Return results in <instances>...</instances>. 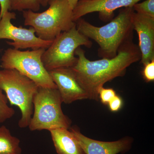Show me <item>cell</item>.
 I'll use <instances>...</instances> for the list:
<instances>
[{
    "label": "cell",
    "mask_w": 154,
    "mask_h": 154,
    "mask_svg": "<svg viewBox=\"0 0 154 154\" xmlns=\"http://www.w3.org/2000/svg\"><path fill=\"white\" fill-rule=\"evenodd\" d=\"M79 47L75 51L76 63L71 67L80 85L88 94V99L99 101V92L105 83L125 75L127 69L140 61L141 56L138 46L133 39L123 45L115 57L91 61Z\"/></svg>",
    "instance_id": "1"
},
{
    "label": "cell",
    "mask_w": 154,
    "mask_h": 154,
    "mask_svg": "<svg viewBox=\"0 0 154 154\" xmlns=\"http://www.w3.org/2000/svg\"><path fill=\"white\" fill-rule=\"evenodd\" d=\"M134 12L133 7L124 8L115 18L101 27L94 26L81 18L75 22L76 27L82 34L98 43L99 57L112 58L123 45L133 39Z\"/></svg>",
    "instance_id": "2"
},
{
    "label": "cell",
    "mask_w": 154,
    "mask_h": 154,
    "mask_svg": "<svg viewBox=\"0 0 154 154\" xmlns=\"http://www.w3.org/2000/svg\"><path fill=\"white\" fill-rule=\"evenodd\" d=\"M48 9L42 13L30 10L23 11L24 25L34 28L37 37L53 41L62 32L76 25L73 20V10L68 0H51Z\"/></svg>",
    "instance_id": "3"
},
{
    "label": "cell",
    "mask_w": 154,
    "mask_h": 154,
    "mask_svg": "<svg viewBox=\"0 0 154 154\" xmlns=\"http://www.w3.org/2000/svg\"><path fill=\"white\" fill-rule=\"evenodd\" d=\"M63 102L57 88L38 87L33 98V112L29 129L31 131L69 129L71 120L64 114Z\"/></svg>",
    "instance_id": "4"
},
{
    "label": "cell",
    "mask_w": 154,
    "mask_h": 154,
    "mask_svg": "<svg viewBox=\"0 0 154 154\" xmlns=\"http://www.w3.org/2000/svg\"><path fill=\"white\" fill-rule=\"evenodd\" d=\"M38 88L36 83L17 70H0V89L5 93L10 104L20 109V128L29 126L33 112V98Z\"/></svg>",
    "instance_id": "5"
},
{
    "label": "cell",
    "mask_w": 154,
    "mask_h": 154,
    "mask_svg": "<svg viewBox=\"0 0 154 154\" xmlns=\"http://www.w3.org/2000/svg\"><path fill=\"white\" fill-rule=\"evenodd\" d=\"M45 49L38 48L26 51L8 48L4 51L0 66L3 69H14L28 77L37 86L57 88L42 61Z\"/></svg>",
    "instance_id": "6"
},
{
    "label": "cell",
    "mask_w": 154,
    "mask_h": 154,
    "mask_svg": "<svg viewBox=\"0 0 154 154\" xmlns=\"http://www.w3.org/2000/svg\"><path fill=\"white\" fill-rule=\"evenodd\" d=\"M92 44L90 38L78 30L75 25L61 33L53 40L43 53L42 61L48 72L60 68H71L78 60L75 55L76 49L81 46L91 48Z\"/></svg>",
    "instance_id": "7"
},
{
    "label": "cell",
    "mask_w": 154,
    "mask_h": 154,
    "mask_svg": "<svg viewBox=\"0 0 154 154\" xmlns=\"http://www.w3.org/2000/svg\"><path fill=\"white\" fill-rule=\"evenodd\" d=\"M16 14L14 12H7L0 20V39H7L13 42H7L9 45L16 49L26 48L37 49H47L53 41L42 40L36 36L34 28L16 27L12 22V19H16Z\"/></svg>",
    "instance_id": "8"
},
{
    "label": "cell",
    "mask_w": 154,
    "mask_h": 154,
    "mask_svg": "<svg viewBox=\"0 0 154 154\" xmlns=\"http://www.w3.org/2000/svg\"><path fill=\"white\" fill-rule=\"evenodd\" d=\"M141 0H79L73 10V20L78 19L87 14L98 12L102 21L112 19L116 10L121 8L133 7Z\"/></svg>",
    "instance_id": "9"
},
{
    "label": "cell",
    "mask_w": 154,
    "mask_h": 154,
    "mask_svg": "<svg viewBox=\"0 0 154 154\" xmlns=\"http://www.w3.org/2000/svg\"><path fill=\"white\" fill-rule=\"evenodd\" d=\"M70 128L85 154H123L132 148L134 140L130 137L113 141H102L87 137L76 127Z\"/></svg>",
    "instance_id": "10"
},
{
    "label": "cell",
    "mask_w": 154,
    "mask_h": 154,
    "mask_svg": "<svg viewBox=\"0 0 154 154\" xmlns=\"http://www.w3.org/2000/svg\"><path fill=\"white\" fill-rule=\"evenodd\" d=\"M48 72L57 87L63 103L69 104L77 100L88 99L87 92L71 68H60Z\"/></svg>",
    "instance_id": "11"
},
{
    "label": "cell",
    "mask_w": 154,
    "mask_h": 154,
    "mask_svg": "<svg viewBox=\"0 0 154 154\" xmlns=\"http://www.w3.org/2000/svg\"><path fill=\"white\" fill-rule=\"evenodd\" d=\"M132 22L134 30L138 36L140 63L144 65L154 60V19L134 11Z\"/></svg>",
    "instance_id": "12"
},
{
    "label": "cell",
    "mask_w": 154,
    "mask_h": 154,
    "mask_svg": "<svg viewBox=\"0 0 154 154\" xmlns=\"http://www.w3.org/2000/svg\"><path fill=\"white\" fill-rule=\"evenodd\" d=\"M49 131L57 154H85L69 129L58 128Z\"/></svg>",
    "instance_id": "13"
},
{
    "label": "cell",
    "mask_w": 154,
    "mask_h": 154,
    "mask_svg": "<svg viewBox=\"0 0 154 154\" xmlns=\"http://www.w3.org/2000/svg\"><path fill=\"white\" fill-rule=\"evenodd\" d=\"M20 140L5 125L0 126V154H21Z\"/></svg>",
    "instance_id": "14"
},
{
    "label": "cell",
    "mask_w": 154,
    "mask_h": 154,
    "mask_svg": "<svg viewBox=\"0 0 154 154\" xmlns=\"http://www.w3.org/2000/svg\"><path fill=\"white\" fill-rule=\"evenodd\" d=\"M40 0H10V11L30 10L36 12L40 9Z\"/></svg>",
    "instance_id": "15"
},
{
    "label": "cell",
    "mask_w": 154,
    "mask_h": 154,
    "mask_svg": "<svg viewBox=\"0 0 154 154\" xmlns=\"http://www.w3.org/2000/svg\"><path fill=\"white\" fill-rule=\"evenodd\" d=\"M15 113V110L8 105V99L0 89V123L12 118Z\"/></svg>",
    "instance_id": "16"
},
{
    "label": "cell",
    "mask_w": 154,
    "mask_h": 154,
    "mask_svg": "<svg viewBox=\"0 0 154 154\" xmlns=\"http://www.w3.org/2000/svg\"><path fill=\"white\" fill-rule=\"evenodd\" d=\"M136 13L154 19V0H145L133 6Z\"/></svg>",
    "instance_id": "17"
},
{
    "label": "cell",
    "mask_w": 154,
    "mask_h": 154,
    "mask_svg": "<svg viewBox=\"0 0 154 154\" xmlns=\"http://www.w3.org/2000/svg\"><path fill=\"white\" fill-rule=\"evenodd\" d=\"M116 95V91L112 88H105L103 87L99 91V99L104 105H108L110 100Z\"/></svg>",
    "instance_id": "18"
},
{
    "label": "cell",
    "mask_w": 154,
    "mask_h": 154,
    "mask_svg": "<svg viewBox=\"0 0 154 154\" xmlns=\"http://www.w3.org/2000/svg\"><path fill=\"white\" fill-rule=\"evenodd\" d=\"M144 66L142 75L144 79L147 82L154 81V60L146 63Z\"/></svg>",
    "instance_id": "19"
},
{
    "label": "cell",
    "mask_w": 154,
    "mask_h": 154,
    "mask_svg": "<svg viewBox=\"0 0 154 154\" xmlns=\"http://www.w3.org/2000/svg\"><path fill=\"white\" fill-rule=\"evenodd\" d=\"M123 103V100L121 97L116 95L110 100L107 105H108L110 111L116 112L121 109Z\"/></svg>",
    "instance_id": "20"
},
{
    "label": "cell",
    "mask_w": 154,
    "mask_h": 154,
    "mask_svg": "<svg viewBox=\"0 0 154 154\" xmlns=\"http://www.w3.org/2000/svg\"><path fill=\"white\" fill-rule=\"evenodd\" d=\"M0 20L7 12L10 11V0H0Z\"/></svg>",
    "instance_id": "21"
},
{
    "label": "cell",
    "mask_w": 154,
    "mask_h": 154,
    "mask_svg": "<svg viewBox=\"0 0 154 154\" xmlns=\"http://www.w3.org/2000/svg\"><path fill=\"white\" fill-rule=\"evenodd\" d=\"M79 0H68L69 5L70 6L72 10L75 7L76 5L79 2Z\"/></svg>",
    "instance_id": "22"
},
{
    "label": "cell",
    "mask_w": 154,
    "mask_h": 154,
    "mask_svg": "<svg viewBox=\"0 0 154 154\" xmlns=\"http://www.w3.org/2000/svg\"><path fill=\"white\" fill-rule=\"evenodd\" d=\"M51 0H40V5L43 7H46Z\"/></svg>",
    "instance_id": "23"
},
{
    "label": "cell",
    "mask_w": 154,
    "mask_h": 154,
    "mask_svg": "<svg viewBox=\"0 0 154 154\" xmlns=\"http://www.w3.org/2000/svg\"><path fill=\"white\" fill-rule=\"evenodd\" d=\"M1 51V50H0V51Z\"/></svg>",
    "instance_id": "24"
}]
</instances>
